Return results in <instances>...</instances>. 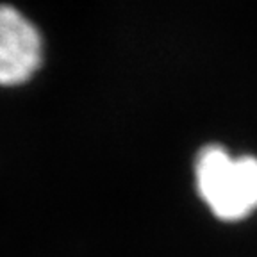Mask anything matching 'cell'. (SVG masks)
I'll return each mask as SVG.
<instances>
[{
    "mask_svg": "<svg viewBox=\"0 0 257 257\" xmlns=\"http://www.w3.org/2000/svg\"><path fill=\"white\" fill-rule=\"evenodd\" d=\"M197 186L218 218L241 220L257 209V159L232 157L220 147H207L197 161Z\"/></svg>",
    "mask_w": 257,
    "mask_h": 257,
    "instance_id": "cell-1",
    "label": "cell"
},
{
    "mask_svg": "<svg viewBox=\"0 0 257 257\" xmlns=\"http://www.w3.org/2000/svg\"><path fill=\"white\" fill-rule=\"evenodd\" d=\"M41 63L36 27L11 6H0V86L25 82Z\"/></svg>",
    "mask_w": 257,
    "mask_h": 257,
    "instance_id": "cell-2",
    "label": "cell"
}]
</instances>
